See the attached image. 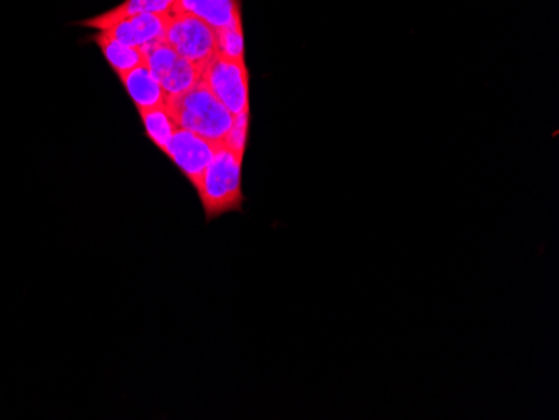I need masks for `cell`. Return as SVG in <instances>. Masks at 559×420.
<instances>
[{
	"mask_svg": "<svg viewBox=\"0 0 559 420\" xmlns=\"http://www.w3.org/2000/svg\"><path fill=\"white\" fill-rule=\"evenodd\" d=\"M166 108L171 112L178 128L213 143H223L234 127L235 116L201 80L188 93L166 99Z\"/></svg>",
	"mask_w": 559,
	"mask_h": 420,
	"instance_id": "cell-1",
	"label": "cell"
},
{
	"mask_svg": "<svg viewBox=\"0 0 559 420\" xmlns=\"http://www.w3.org/2000/svg\"><path fill=\"white\" fill-rule=\"evenodd\" d=\"M94 40H96L100 51L105 55L106 61L111 64L118 76L133 71L134 68L144 62L143 51L138 47L126 46V44L118 43V40L111 39L105 34H97Z\"/></svg>",
	"mask_w": 559,
	"mask_h": 420,
	"instance_id": "cell-11",
	"label": "cell"
},
{
	"mask_svg": "<svg viewBox=\"0 0 559 420\" xmlns=\"http://www.w3.org/2000/svg\"><path fill=\"white\" fill-rule=\"evenodd\" d=\"M122 86L126 87L131 99L138 109L156 108V106L166 105L165 91L162 84L156 80L155 74L150 71L146 62L134 68L133 71L126 72L119 76Z\"/></svg>",
	"mask_w": 559,
	"mask_h": 420,
	"instance_id": "cell-9",
	"label": "cell"
},
{
	"mask_svg": "<svg viewBox=\"0 0 559 420\" xmlns=\"http://www.w3.org/2000/svg\"><path fill=\"white\" fill-rule=\"evenodd\" d=\"M176 0H124L118 8L111 11L99 14L97 17L87 19L81 22L83 26L91 27V29H103L111 22L118 19L130 17V15L138 14H171L175 8Z\"/></svg>",
	"mask_w": 559,
	"mask_h": 420,
	"instance_id": "cell-10",
	"label": "cell"
},
{
	"mask_svg": "<svg viewBox=\"0 0 559 420\" xmlns=\"http://www.w3.org/2000/svg\"><path fill=\"white\" fill-rule=\"evenodd\" d=\"M201 81L231 115L248 112V71L245 61L215 56L201 71Z\"/></svg>",
	"mask_w": 559,
	"mask_h": 420,
	"instance_id": "cell-5",
	"label": "cell"
},
{
	"mask_svg": "<svg viewBox=\"0 0 559 420\" xmlns=\"http://www.w3.org/2000/svg\"><path fill=\"white\" fill-rule=\"evenodd\" d=\"M141 121H143L144 130L156 146L165 153L168 141L178 130L171 112L166 105L156 106V108L140 109Z\"/></svg>",
	"mask_w": 559,
	"mask_h": 420,
	"instance_id": "cell-12",
	"label": "cell"
},
{
	"mask_svg": "<svg viewBox=\"0 0 559 420\" xmlns=\"http://www.w3.org/2000/svg\"><path fill=\"white\" fill-rule=\"evenodd\" d=\"M173 12L193 15L215 31L241 21L240 0H176Z\"/></svg>",
	"mask_w": 559,
	"mask_h": 420,
	"instance_id": "cell-8",
	"label": "cell"
},
{
	"mask_svg": "<svg viewBox=\"0 0 559 420\" xmlns=\"http://www.w3.org/2000/svg\"><path fill=\"white\" fill-rule=\"evenodd\" d=\"M143 55L144 62L162 84L168 99L188 93L200 83V69L181 58L165 40L144 47Z\"/></svg>",
	"mask_w": 559,
	"mask_h": 420,
	"instance_id": "cell-4",
	"label": "cell"
},
{
	"mask_svg": "<svg viewBox=\"0 0 559 420\" xmlns=\"http://www.w3.org/2000/svg\"><path fill=\"white\" fill-rule=\"evenodd\" d=\"M216 56L230 61H245L243 26L241 21L234 26L216 31Z\"/></svg>",
	"mask_w": 559,
	"mask_h": 420,
	"instance_id": "cell-13",
	"label": "cell"
},
{
	"mask_svg": "<svg viewBox=\"0 0 559 420\" xmlns=\"http://www.w3.org/2000/svg\"><path fill=\"white\" fill-rule=\"evenodd\" d=\"M165 43L200 71L216 56V31L190 14L168 15Z\"/></svg>",
	"mask_w": 559,
	"mask_h": 420,
	"instance_id": "cell-3",
	"label": "cell"
},
{
	"mask_svg": "<svg viewBox=\"0 0 559 420\" xmlns=\"http://www.w3.org/2000/svg\"><path fill=\"white\" fill-rule=\"evenodd\" d=\"M218 144L178 128L168 141L165 153L198 190Z\"/></svg>",
	"mask_w": 559,
	"mask_h": 420,
	"instance_id": "cell-6",
	"label": "cell"
},
{
	"mask_svg": "<svg viewBox=\"0 0 559 420\" xmlns=\"http://www.w3.org/2000/svg\"><path fill=\"white\" fill-rule=\"evenodd\" d=\"M168 15H130V17L111 22L108 26L103 27L99 33L118 40V43L126 44V46L138 47L143 51L144 47L165 40Z\"/></svg>",
	"mask_w": 559,
	"mask_h": 420,
	"instance_id": "cell-7",
	"label": "cell"
},
{
	"mask_svg": "<svg viewBox=\"0 0 559 420\" xmlns=\"http://www.w3.org/2000/svg\"><path fill=\"white\" fill-rule=\"evenodd\" d=\"M241 156L231 152L225 143L218 144L198 187V194L209 219L241 208Z\"/></svg>",
	"mask_w": 559,
	"mask_h": 420,
	"instance_id": "cell-2",
	"label": "cell"
},
{
	"mask_svg": "<svg viewBox=\"0 0 559 420\" xmlns=\"http://www.w3.org/2000/svg\"><path fill=\"white\" fill-rule=\"evenodd\" d=\"M248 136V112L243 115L235 116L234 127H231L230 133L225 137L223 143L230 147L231 152L237 153L238 156L243 158L245 146H247Z\"/></svg>",
	"mask_w": 559,
	"mask_h": 420,
	"instance_id": "cell-14",
	"label": "cell"
}]
</instances>
